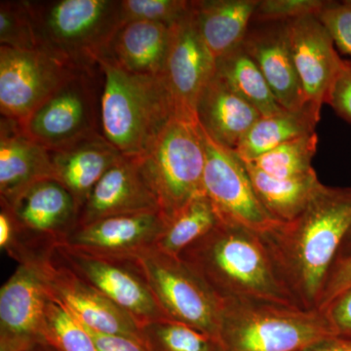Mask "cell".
Here are the masks:
<instances>
[{
  "label": "cell",
  "instance_id": "1",
  "mask_svg": "<svg viewBox=\"0 0 351 351\" xmlns=\"http://www.w3.org/2000/svg\"><path fill=\"white\" fill-rule=\"evenodd\" d=\"M351 228V188L324 186L300 216L263 235L284 283L302 308L317 309Z\"/></svg>",
  "mask_w": 351,
  "mask_h": 351
},
{
  "label": "cell",
  "instance_id": "2",
  "mask_svg": "<svg viewBox=\"0 0 351 351\" xmlns=\"http://www.w3.org/2000/svg\"><path fill=\"white\" fill-rule=\"evenodd\" d=\"M180 258L223 302L299 306L284 283L263 235L219 223Z\"/></svg>",
  "mask_w": 351,
  "mask_h": 351
},
{
  "label": "cell",
  "instance_id": "3",
  "mask_svg": "<svg viewBox=\"0 0 351 351\" xmlns=\"http://www.w3.org/2000/svg\"><path fill=\"white\" fill-rule=\"evenodd\" d=\"M101 134L124 156L143 157L177 115L163 76L128 73L101 59Z\"/></svg>",
  "mask_w": 351,
  "mask_h": 351
},
{
  "label": "cell",
  "instance_id": "4",
  "mask_svg": "<svg viewBox=\"0 0 351 351\" xmlns=\"http://www.w3.org/2000/svg\"><path fill=\"white\" fill-rule=\"evenodd\" d=\"M38 49L95 68L122 25L120 0L27 1Z\"/></svg>",
  "mask_w": 351,
  "mask_h": 351
},
{
  "label": "cell",
  "instance_id": "5",
  "mask_svg": "<svg viewBox=\"0 0 351 351\" xmlns=\"http://www.w3.org/2000/svg\"><path fill=\"white\" fill-rule=\"evenodd\" d=\"M338 335L318 309L256 302H223V351H302Z\"/></svg>",
  "mask_w": 351,
  "mask_h": 351
},
{
  "label": "cell",
  "instance_id": "6",
  "mask_svg": "<svg viewBox=\"0 0 351 351\" xmlns=\"http://www.w3.org/2000/svg\"><path fill=\"white\" fill-rule=\"evenodd\" d=\"M104 73L95 68L75 69L27 119L23 130L48 151H56L101 134Z\"/></svg>",
  "mask_w": 351,
  "mask_h": 351
},
{
  "label": "cell",
  "instance_id": "7",
  "mask_svg": "<svg viewBox=\"0 0 351 351\" xmlns=\"http://www.w3.org/2000/svg\"><path fill=\"white\" fill-rule=\"evenodd\" d=\"M143 160L165 219L204 193L205 149L198 122L176 115Z\"/></svg>",
  "mask_w": 351,
  "mask_h": 351
},
{
  "label": "cell",
  "instance_id": "8",
  "mask_svg": "<svg viewBox=\"0 0 351 351\" xmlns=\"http://www.w3.org/2000/svg\"><path fill=\"white\" fill-rule=\"evenodd\" d=\"M133 261L168 318L219 341L223 302L181 258L152 248Z\"/></svg>",
  "mask_w": 351,
  "mask_h": 351
},
{
  "label": "cell",
  "instance_id": "9",
  "mask_svg": "<svg viewBox=\"0 0 351 351\" xmlns=\"http://www.w3.org/2000/svg\"><path fill=\"white\" fill-rule=\"evenodd\" d=\"M200 130L205 149L203 189L219 221L262 235L282 223L261 202L239 154L215 142L201 127Z\"/></svg>",
  "mask_w": 351,
  "mask_h": 351
},
{
  "label": "cell",
  "instance_id": "10",
  "mask_svg": "<svg viewBox=\"0 0 351 351\" xmlns=\"http://www.w3.org/2000/svg\"><path fill=\"white\" fill-rule=\"evenodd\" d=\"M75 69L44 50L0 46L1 117L22 123Z\"/></svg>",
  "mask_w": 351,
  "mask_h": 351
},
{
  "label": "cell",
  "instance_id": "11",
  "mask_svg": "<svg viewBox=\"0 0 351 351\" xmlns=\"http://www.w3.org/2000/svg\"><path fill=\"white\" fill-rule=\"evenodd\" d=\"M55 254L78 276L133 316L141 326L168 318L134 261L101 257L62 244L55 246Z\"/></svg>",
  "mask_w": 351,
  "mask_h": 351
},
{
  "label": "cell",
  "instance_id": "12",
  "mask_svg": "<svg viewBox=\"0 0 351 351\" xmlns=\"http://www.w3.org/2000/svg\"><path fill=\"white\" fill-rule=\"evenodd\" d=\"M50 297L61 302L82 325L103 332L126 337L141 343V325L93 286L64 265L54 252L34 263Z\"/></svg>",
  "mask_w": 351,
  "mask_h": 351
},
{
  "label": "cell",
  "instance_id": "13",
  "mask_svg": "<svg viewBox=\"0 0 351 351\" xmlns=\"http://www.w3.org/2000/svg\"><path fill=\"white\" fill-rule=\"evenodd\" d=\"M49 299L38 267L19 265L0 289V351H25L49 343Z\"/></svg>",
  "mask_w": 351,
  "mask_h": 351
},
{
  "label": "cell",
  "instance_id": "14",
  "mask_svg": "<svg viewBox=\"0 0 351 351\" xmlns=\"http://www.w3.org/2000/svg\"><path fill=\"white\" fill-rule=\"evenodd\" d=\"M215 71L216 61L201 38L191 7V10L171 27L162 75L178 117L197 122L196 104Z\"/></svg>",
  "mask_w": 351,
  "mask_h": 351
},
{
  "label": "cell",
  "instance_id": "15",
  "mask_svg": "<svg viewBox=\"0 0 351 351\" xmlns=\"http://www.w3.org/2000/svg\"><path fill=\"white\" fill-rule=\"evenodd\" d=\"M5 204L32 244L44 251L75 232L80 221L77 203L61 182L46 179L32 184Z\"/></svg>",
  "mask_w": 351,
  "mask_h": 351
},
{
  "label": "cell",
  "instance_id": "16",
  "mask_svg": "<svg viewBox=\"0 0 351 351\" xmlns=\"http://www.w3.org/2000/svg\"><path fill=\"white\" fill-rule=\"evenodd\" d=\"M289 45L307 105L320 112L327 104L345 60L315 15L285 22Z\"/></svg>",
  "mask_w": 351,
  "mask_h": 351
},
{
  "label": "cell",
  "instance_id": "17",
  "mask_svg": "<svg viewBox=\"0 0 351 351\" xmlns=\"http://www.w3.org/2000/svg\"><path fill=\"white\" fill-rule=\"evenodd\" d=\"M149 212H161V207L143 157L123 156L92 191L77 228L108 217Z\"/></svg>",
  "mask_w": 351,
  "mask_h": 351
},
{
  "label": "cell",
  "instance_id": "18",
  "mask_svg": "<svg viewBox=\"0 0 351 351\" xmlns=\"http://www.w3.org/2000/svg\"><path fill=\"white\" fill-rule=\"evenodd\" d=\"M165 223L161 212L108 217L80 226L58 244L101 257L133 261L156 247Z\"/></svg>",
  "mask_w": 351,
  "mask_h": 351
},
{
  "label": "cell",
  "instance_id": "19",
  "mask_svg": "<svg viewBox=\"0 0 351 351\" xmlns=\"http://www.w3.org/2000/svg\"><path fill=\"white\" fill-rule=\"evenodd\" d=\"M242 46L257 64L281 107L295 112L307 105L289 45L285 22L257 23Z\"/></svg>",
  "mask_w": 351,
  "mask_h": 351
},
{
  "label": "cell",
  "instance_id": "20",
  "mask_svg": "<svg viewBox=\"0 0 351 351\" xmlns=\"http://www.w3.org/2000/svg\"><path fill=\"white\" fill-rule=\"evenodd\" d=\"M54 179L50 152L29 137L18 122H0V201L11 202L39 181Z\"/></svg>",
  "mask_w": 351,
  "mask_h": 351
},
{
  "label": "cell",
  "instance_id": "21",
  "mask_svg": "<svg viewBox=\"0 0 351 351\" xmlns=\"http://www.w3.org/2000/svg\"><path fill=\"white\" fill-rule=\"evenodd\" d=\"M195 114L198 124L212 140L232 151L262 117L216 71L200 93Z\"/></svg>",
  "mask_w": 351,
  "mask_h": 351
},
{
  "label": "cell",
  "instance_id": "22",
  "mask_svg": "<svg viewBox=\"0 0 351 351\" xmlns=\"http://www.w3.org/2000/svg\"><path fill=\"white\" fill-rule=\"evenodd\" d=\"M49 152L54 179L75 197L80 212L104 175L124 156L103 135Z\"/></svg>",
  "mask_w": 351,
  "mask_h": 351
},
{
  "label": "cell",
  "instance_id": "23",
  "mask_svg": "<svg viewBox=\"0 0 351 351\" xmlns=\"http://www.w3.org/2000/svg\"><path fill=\"white\" fill-rule=\"evenodd\" d=\"M171 27L156 23H124L101 59L135 75L161 76L169 48Z\"/></svg>",
  "mask_w": 351,
  "mask_h": 351
},
{
  "label": "cell",
  "instance_id": "24",
  "mask_svg": "<svg viewBox=\"0 0 351 351\" xmlns=\"http://www.w3.org/2000/svg\"><path fill=\"white\" fill-rule=\"evenodd\" d=\"M260 0H193L198 32L215 61L243 43Z\"/></svg>",
  "mask_w": 351,
  "mask_h": 351
},
{
  "label": "cell",
  "instance_id": "25",
  "mask_svg": "<svg viewBox=\"0 0 351 351\" xmlns=\"http://www.w3.org/2000/svg\"><path fill=\"white\" fill-rule=\"evenodd\" d=\"M319 120L320 112L311 106L262 117L247 132L234 152L245 162H250L284 143L314 133Z\"/></svg>",
  "mask_w": 351,
  "mask_h": 351
},
{
  "label": "cell",
  "instance_id": "26",
  "mask_svg": "<svg viewBox=\"0 0 351 351\" xmlns=\"http://www.w3.org/2000/svg\"><path fill=\"white\" fill-rule=\"evenodd\" d=\"M244 163L261 202L281 223H287L300 216L323 186L315 171L300 178L276 179L250 163Z\"/></svg>",
  "mask_w": 351,
  "mask_h": 351
},
{
  "label": "cell",
  "instance_id": "27",
  "mask_svg": "<svg viewBox=\"0 0 351 351\" xmlns=\"http://www.w3.org/2000/svg\"><path fill=\"white\" fill-rule=\"evenodd\" d=\"M216 73L240 97L251 104L262 117L282 112L257 64L240 46L216 62Z\"/></svg>",
  "mask_w": 351,
  "mask_h": 351
},
{
  "label": "cell",
  "instance_id": "28",
  "mask_svg": "<svg viewBox=\"0 0 351 351\" xmlns=\"http://www.w3.org/2000/svg\"><path fill=\"white\" fill-rule=\"evenodd\" d=\"M219 223L213 205L205 193H201L166 219L154 248L173 257H180L188 247L205 237Z\"/></svg>",
  "mask_w": 351,
  "mask_h": 351
},
{
  "label": "cell",
  "instance_id": "29",
  "mask_svg": "<svg viewBox=\"0 0 351 351\" xmlns=\"http://www.w3.org/2000/svg\"><path fill=\"white\" fill-rule=\"evenodd\" d=\"M141 343L147 351H223L218 339L170 318L143 324Z\"/></svg>",
  "mask_w": 351,
  "mask_h": 351
},
{
  "label": "cell",
  "instance_id": "30",
  "mask_svg": "<svg viewBox=\"0 0 351 351\" xmlns=\"http://www.w3.org/2000/svg\"><path fill=\"white\" fill-rule=\"evenodd\" d=\"M317 133L314 132L284 143L248 163L276 179L302 177L314 171L311 161L317 152Z\"/></svg>",
  "mask_w": 351,
  "mask_h": 351
},
{
  "label": "cell",
  "instance_id": "31",
  "mask_svg": "<svg viewBox=\"0 0 351 351\" xmlns=\"http://www.w3.org/2000/svg\"><path fill=\"white\" fill-rule=\"evenodd\" d=\"M48 341L59 351H98L93 339L80 321L50 297L46 307Z\"/></svg>",
  "mask_w": 351,
  "mask_h": 351
},
{
  "label": "cell",
  "instance_id": "32",
  "mask_svg": "<svg viewBox=\"0 0 351 351\" xmlns=\"http://www.w3.org/2000/svg\"><path fill=\"white\" fill-rule=\"evenodd\" d=\"M0 46L18 50L38 49L27 1L0 2Z\"/></svg>",
  "mask_w": 351,
  "mask_h": 351
},
{
  "label": "cell",
  "instance_id": "33",
  "mask_svg": "<svg viewBox=\"0 0 351 351\" xmlns=\"http://www.w3.org/2000/svg\"><path fill=\"white\" fill-rule=\"evenodd\" d=\"M186 0H121L122 24L142 21L172 27L191 10Z\"/></svg>",
  "mask_w": 351,
  "mask_h": 351
},
{
  "label": "cell",
  "instance_id": "34",
  "mask_svg": "<svg viewBox=\"0 0 351 351\" xmlns=\"http://www.w3.org/2000/svg\"><path fill=\"white\" fill-rule=\"evenodd\" d=\"M324 0H260L252 23L286 22L308 15H317Z\"/></svg>",
  "mask_w": 351,
  "mask_h": 351
},
{
  "label": "cell",
  "instance_id": "35",
  "mask_svg": "<svg viewBox=\"0 0 351 351\" xmlns=\"http://www.w3.org/2000/svg\"><path fill=\"white\" fill-rule=\"evenodd\" d=\"M337 48L351 57V0L326 1L316 15Z\"/></svg>",
  "mask_w": 351,
  "mask_h": 351
},
{
  "label": "cell",
  "instance_id": "36",
  "mask_svg": "<svg viewBox=\"0 0 351 351\" xmlns=\"http://www.w3.org/2000/svg\"><path fill=\"white\" fill-rule=\"evenodd\" d=\"M351 288V255L337 258L327 277L317 309L320 313L326 311L328 306L343 292Z\"/></svg>",
  "mask_w": 351,
  "mask_h": 351
},
{
  "label": "cell",
  "instance_id": "37",
  "mask_svg": "<svg viewBox=\"0 0 351 351\" xmlns=\"http://www.w3.org/2000/svg\"><path fill=\"white\" fill-rule=\"evenodd\" d=\"M341 119L351 124V61L345 60L327 101Z\"/></svg>",
  "mask_w": 351,
  "mask_h": 351
},
{
  "label": "cell",
  "instance_id": "38",
  "mask_svg": "<svg viewBox=\"0 0 351 351\" xmlns=\"http://www.w3.org/2000/svg\"><path fill=\"white\" fill-rule=\"evenodd\" d=\"M323 313L339 337L351 339V288L337 298Z\"/></svg>",
  "mask_w": 351,
  "mask_h": 351
},
{
  "label": "cell",
  "instance_id": "39",
  "mask_svg": "<svg viewBox=\"0 0 351 351\" xmlns=\"http://www.w3.org/2000/svg\"><path fill=\"white\" fill-rule=\"evenodd\" d=\"M82 326L86 329L88 334L93 339L98 351H147L144 346L134 339L115 335L103 334L84 325Z\"/></svg>",
  "mask_w": 351,
  "mask_h": 351
},
{
  "label": "cell",
  "instance_id": "40",
  "mask_svg": "<svg viewBox=\"0 0 351 351\" xmlns=\"http://www.w3.org/2000/svg\"><path fill=\"white\" fill-rule=\"evenodd\" d=\"M302 351H351V339L331 337Z\"/></svg>",
  "mask_w": 351,
  "mask_h": 351
},
{
  "label": "cell",
  "instance_id": "41",
  "mask_svg": "<svg viewBox=\"0 0 351 351\" xmlns=\"http://www.w3.org/2000/svg\"><path fill=\"white\" fill-rule=\"evenodd\" d=\"M350 255H351V228L348 235H346V239L343 240V244H341L338 257L337 258L346 257V256Z\"/></svg>",
  "mask_w": 351,
  "mask_h": 351
},
{
  "label": "cell",
  "instance_id": "42",
  "mask_svg": "<svg viewBox=\"0 0 351 351\" xmlns=\"http://www.w3.org/2000/svg\"><path fill=\"white\" fill-rule=\"evenodd\" d=\"M25 351H59L57 350L56 348H54L50 343H44V345H38L32 346V348H29V350Z\"/></svg>",
  "mask_w": 351,
  "mask_h": 351
}]
</instances>
